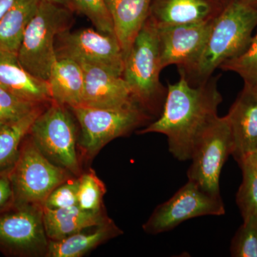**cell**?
I'll return each mask as SVG.
<instances>
[{
    "label": "cell",
    "instance_id": "6da1fadb",
    "mask_svg": "<svg viewBox=\"0 0 257 257\" xmlns=\"http://www.w3.org/2000/svg\"><path fill=\"white\" fill-rule=\"evenodd\" d=\"M179 74L178 82L168 84L160 116L138 133L165 135L170 153L186 161L191 160L199 140L219 117L218 108L223 98L218 89L219 75L194 86L183 72Z\"/></svg>",
    "mask_w": 257,
    "mask_h": 257
},
{
    "label": "cell",
    "instance_id": "7a4b0ae2",
    "mask_svg": "<svg viewBox=\"0 0 257 257\" xmlns=\"http://www.w3.org/2000/svg\"><path fill=\"white\" fill-rule=\"evenodd\" d=\"M256 27V9L240 0L229 3L213 21L197 62L184 73L189 82L197 85L205 82L221 64L243 53Z\"/></svg>",
    "mask_w": 257,
    "mask_h": 257
},
{
    "label": "cell",
    "instance_id": "3957f363",
    "mask_svg": "<svg viewBox=\"0 0 257 257\" xmlns=\"http://www.w3.org/2000/svg\"><path fill=\"white\" fill-rule=\"evenodd\" d=\"M157 28L147 18L124 60L122 77L135 102L151 116L158 117L167 96L160 82Z\"/></svg>",
    "mask_w": 257,
    "mask_h": 257
},
{
    "label": "cell",
    "instance_id": "277c9868",
    "mask_svg": "<svg viewBox=\"0 0 257 257\" xmlns=\"http://www.w3.org/2000/svg\"><path fill=\"white\" fill-rule=\"evenodd\" d=\"M71 21L68 10L41 0L25 30L18 54L22 65L37 78L48 81L51 69L57 60L56 39L68 30Z\"/></svg>",
    "mask_w": 257,
    "mask_h": 257
},
{
    "label": "cell",
    "instance_id": "5b68a950",
    "mask_svg": "<svg viewBox=\"0 0 257 257\" xmlns=\"http://www.w3.org/2000/svg\"><path fill=\"white\" fill-rule=\"evenodd\" d=\"M69 110L52 101L37 116L28 135L52 163L78 177L82 173L77 154L78 130Z\"/></svg>",
    "mask_w": 257,
    "mask_h": 257
},
{
    "label": "cell",
    "instance_id": "8992f818",
    "mask_svg": "<svg viewBox=\"0 0 257 257\" xmlns=\"http://www.w3.org/2000/svg\"><path fill=\"white\" fill-rule=\"evenodd\" d=\"M10 177L15 204L43 207L47 197L57 186L75 177L52 163L28 135L10 171Z\"/></svg>",
    "mask_w": 257,
    "mask_h": 257
},
{
    "label": "cell",
    "instance_id": "52a82bcc",
    "mask_svg": "<svg viewBox=\"0 0 257 257\" xmlns=\"http://www.w3.org/2000/svg\"><path fill=\"white\" fill-rule=\"evenodd\" d=\"M69 109L80 126L78 148L84 158L88 160L111 140L126 136L151 119L139 106L104 109L80 105Z\"/></svg>",
    "mask_w": 257,
    "mask_h": 257
},
{
    "label": "cell",
    "instance_id": "ba28073f",
    "mask_svg": "<svg viewBox=\"0 0 257 257\" xmlns=\"http://www.w3.org/2000/svg\"><path fill=\"white\" fill-rule=\"evenodd\" d=\"M48 244L42 206L13 203L0 211V252L8 256H46Z\"/></svg>",
    "mask_w": 257,
    "mask_h": 257
},
{
    "label": "cell",
    "instance_id": "9c48e42d",
    "mask_svg": "<svg viewBox=\"0 0 257 257\" xmlns=\"http://www.w3.org/2000/svg\"><path fill=\"white\" fill-rule=\"evenodd\" d=\"M224 214L220 194H211L188 180L170 199L155 208L143 225V229L150 234H159L175 229L193 218Z\"/></svg>",
    "mask_w": 257,
    "mask_h": 257
},
{
    "label": "cell",
    "instance_id": "30bf717a",
    "mask_svg": "<svg viewBox=\"0 0 257 257\" xmlns=\"http://www.w3.org/2000/svg\"><path fill=\"white\" fill-rule=\"evenodd\" d=\"M233 151L227 116H219L198 143L187 172L189 180L213 194H220L219 179L223 166Z\"/></svg>",
    "mask_w": 257,
    "mask_h": 257
},
{
    "label": "cell",
    "instance_id": "8fae6325",
    "mask_svg": "<svg viewBox=\"0 0 257 257\" xmlns=\"http://www.w3.org/2000/svg\"><path fill=\"white\" fill-rule=\"evenodd\" d=\"M56 40V55L77 63L92 64L122 76L124 57L116 37L92 29L74 32L66 30Z\"/></svg>",
    "mask_w": 257,
    "mask_h": 257
},
{
    "label": "cell",
    "instance_id": "7c38bea8",
    "mask_svg": "<svg viewBox=\"0 0 257 257\" xmlns=\"http://www.w3.org/2000/svg\"><path fill=\"white\" fill-rule=\"evenodd\" d=\"M213 21L156 27L161 69L176 65L187 74L202 54Z\"/></svg>",
    "mask_w": 257,
    "mask_h": 257
},
{
    "label": "cell",
    "instance_id": "4fadbf2b",
    "mask_svg": "<svg viewBox=\"0 0 257 257\" xmlns=\"http://www.w3.org/2000/svg\"><path fill=\"white\" fill-rule=\"evenodd\" d=\"M80 65L84 75L82 105L104 109L139 106L122 76L98 66L87 64Z\"/></svg>",
    "mask_w": 257,
    "mask_h": 257
},
{
    "label": "cell",
    "instance_id": "5bb4252c",
    "mask_svg": "<svg viewBox=\"0 0 257 257\" xmlns=\"http://www.w3.org/2000/svg\"><path fill=\"white\" fill-rule=\"evenodd\" d=\"M233 140L232 155L239 163L257 147V97L243 86L226 114Z\"/></svg>",
    "mask_w": 257,
    "mask_h": 257
},
{
    "label": "cell",
    "instance_id": "9a60e30c",
    "mask_svg": "<svg viewBox=\"0 0 257 257\" xmlns=\"http://www.w3.org/2000/svg\"><path fill=\"white\" fill-rule=\"evenodd\" d=\"M225 8L215 0H152L148 19L157 28L212 21Z\"/></svg>",
    "mask_w": 257,
    "mask_h": 257
},
{
    "label": "cell",
    "instance_id": "2e32d148",
    "mask_svg": "<svg viewBox=\"0 0 257 257\" xmlns=\"http://www.w3.org/2000/svg\"><path fill=\"white\" fill-rule=\"evenodd\" d=\"M0 87L37 104L52 102L48 82L30 74L15 54L0 52Z\"/></svg>",
    "mask_w": 257,
    "mask_h": 257
},
{
    "label": "cell",
    "instance_id": "e0dca14e",
    "mask_svg": "<svg viewBox=\"0 0 257 257\" xmlns=\"http://www.w3.org/2000/svg\"><path fill=\"white\" fill-rule=\"evenodd\" d=\"M152 0H105L124 60L148 18Z\"/></svg>",
    "mask_w": 257,
    "mask_h": 257
},
{
    "label": "cell",
    "instance_id": "ac0fdd59",
    "mask_svg": "<svg viewBox=\"0 0 257 257\" xmlns=\"http://www.w3.org/2000/svg\"><path fill=\"white\" fill-rule=\"evenodd\" d=\"M52 101L74 107L82 105L84 89V75L82 66L68 58L57 57L49 77Z\"/></svg>",
    "mask_w": 257,
    "mask_h": 257
},
{
    "label": "cell",
    "instance_id": "d6986e66",
    "mask_svg": "<svg viewBox=\"0 0 257 257\" xmlns=\"http://www.w3.org/2000/svg\"><path fill=\"white\" fill-rule=\"evenodd\" d=\"M109 218L103 212L83 210L78 205L63 209L43 207V221L47 238L58 241L79 231L98 226Z\"/></svg>",
    "mask_w": 257,
    "mask_h": 257
},
{
    "label": "cell",
    "instance_id": "ffe728a7",
    "mask_svg": "<svg viewBox=\"0 0 257 257\" xmlns=\"http://www.w3.org/2000/svg\"><path fill=\"white\" fill-rule=\"evenodd\" d=\"M122 234L111 219L58 241L49 240L47 257H81L101 243Z\"/></svg>",
    "mask_w": 257,
    "mask_h": 257
},
{
    "label": "cell",
    "instance_id": "44dd1931",
    "mask_svg": "<svg viewBox=\"0 0 257 257\" xmlns=\"http://www.w3.org/2000/svg\"><path fill=\"white\" fill-rule=\"evenodd\" d=\"M41 0H15L0 18V52L18 55L24 34Z\"/></svg>",
    "mask_w": 257,
    "mask_h": 257
},
{
    "label": "cell",
    "instance_id": "7402d4cb",
    "mask_svg": "<svg viewBox=\"0 0 257 257\" xmlns=\"http://www.w3.org/2000/svg\"><path fill=\"white\" fill-rule=\"evenodd\" d=\"M47 106L32 111L20 121L0 124V173L13 168L32 124Z\"/></svg>",
    "mask_w": 257,
    "mask_h": 257
},
{
    "label": "cell",
    "instance_id": "603a6c76",
    "mask_svg": "<svg viewBox=\"0 0 257 257\" xmlns=\"http://www.w3.org/2000/svg\"><path fill=\"white\" fill-rule=\"evenodd\" d=\"M238 164L242 171V182L236 202L243 219H246L257 216V164L249 157Z\"/></svg>",
    "mask_w": 257,
    "mask_h": 257
},
{
    "label": "cell",
    "instance_id": "cb8c5ba5",
    "mask_svg": "<svg viewBox=\"0 0 257 257\" xmlns=\"http://www.w3.org/2000/svg\"><path fill=\"white\" fill-rule=\"evenodd\" d=\"M106 192L105 184L90 169L78 177L77 205L84 211L103 212V198Z\"/></svg>",
    "mask_w": 257,
    "mask_h": 257
},
{
    "label": "cell",
    "instance_id": "d4e9b609",
    "mask_svg": "<svg viewBox=\"0 0 257 257\" xmlns=\"http://www.w3.org/2000/svg\"><path fill=\"white\" fill-rule=\"evenodd\" d=\"M219 68L237 74L245 86L251 87L257 84V32L243 53L226 61Z\"/></svg>",
    "mask_w": 257,
    "mask_h": 257
},
{
    "label": "cell",
    "instance_id": "484cf974",
    "mask_svg": "<svg viewBox=\"0 0 257 257\" xmlns=\"http://www.w3.org/2000/svg\"><path fill=\"white\" fill-rule=\"evenodd\" d=\"M48 104L25 100L0 87V124L20 121L32 111Z\"/></svg>",
    "mask_w": 257,
    "mask_h": 257
},
{
    "label": "cell",
    "instance_id": "4316f807",
    "mask_svg": "<svg viewBox=\"0 0 257 257\" xmlns=\"http://www.w3.org/2000/svg\"><path fill=\"white\" fill-rule=\"evenodd\" d=\"M234 257H257V216L243 219L230 246Z\"/></svg>",
    "mask_w": 257,
    "mask_h": 257
},
{
    "label": "cell",
    "instance_id": "83f0119b",
    "mask_svg": "<svg viewBox=\"0 0 257 257\" xmlns=\"http://www.w3.org/2000/svg\"><path fill=\"white\" fill-rule=\"evenodd\" d=\"M79 11L92 22L96 30L114 35L112 20L105 0H72Z\"/></svg>",
    "mask_w": 257,
    "mask_h": 257
},
{
    "label": "cell",
    "instance_id": "f1b7e54d",
    "mask_svg": "<svg viewBox=\"0 0 257 257\" xmlns=\"http://www.w3.org/2000/svg\"><path fill=\"white\" fill-rule=\"evenodd\" d=\"M78 177H72L57 186L47 197L43 207L50 209H63L77 205Z\"/></svg>",
    "mask_w": 257,
    "mask_h": 257
},
{
    "label": "cell",
    "instance_id": "f546056e",
    "mask_svg": "<svg viewBox=\"0 0 257 257\" xmlns=\"http://www.w3.org/2000/svg\"><path fill=\"white\" fill-rule=\"evenodd\" d=\"M14 203V194L9 172L0 173V211Z\"/></svg>",
    "mask_w": 257,
    "mask_h": 257
},
{
    "label": "cell",
    "instance_id": "4dcf8cb0",
    "mask_svg": "<svg viewBox=\"0 0 257 257\" xmlns=\"http://www.w3.org/2000/svg\"><path fill=\"white\" fill-rule=\"evenodd\" d=\"M15 0H0V18L10 9Z\"/></svg>",
    "mask_w": 257,
    "mask_h": 257
},
{
    "label": "cell",
    "instance_id": "1f68e13d",
    "mask_svg": "<svg viewBox=\"0 0 257 257\" xmlns=\"http://www.w3.org/2000/svg\"><path fill=\"white\" fill-rule=\"evenodd\" d=\"M42 1L48 2V3H54V4L64 6L67 5L72 2V0H42Z\"/></svg>",
    "mask_w": 257,
    "mask_h": 257
},
{
    "label": "cell",
    "instance_id": "d6a6232c",
    "mask_svg": "<svg viewBox=\"0 0 257 257\" xmlns=\"http://www.w3.org/2000/svg\"><path fill=\"white\" fill-rule=\"evenodd\" d=\"M240 1L257 10V0H240Z\"/></svg>",
    "mask_w": 257,
    "mask_h": 257
},
{
    "label": "cell",
    "instance_id": "836d02e7",
    "mask_svg": "<svg viewBox=\"0 0 257 257\" xmlns=\"http://www.w3.org/2000/svg\"><path fill=\"white\" fill-rule=\"evenodd\" d=\"M246 87H247L248 89L251 90V92H252L253 94L257 97V84H254V85L251 86V87H248V86H246Z\"/></svg>",
    "mask_w": 257,
    "mask_h": 257
},
{
    "label": "cell",
    "instance_id": "e575fe53",
    "mask_svg": "<svg viewBox=\"0 0 257 257\" xmlns=\"http://www.w3.org/2000/svg\"><path fill=\"white\" fill-rule=\"evenodd\" d=\"M248 157H251V158L252 159V160L257 164V147L256 150H254V152H253V153Z\"/></svg>",
    "mask_w": 257,
    "mask_h": 257
}]
</instances>
